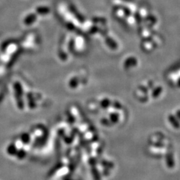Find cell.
<instances>
[{"instance_id": "2", "label": "cell", "mask_w": 180, "mask_h": 180, "mask_svg": "<svg viewBox=\"0 0 180 180\" xmlns=\"http://www.w3.org/2000/svg\"><path fill=\"white\" fill-rule=\"evenodd\" d=\"M17 157L20 160H22L26 156V152L24 150H21L20 151H17Z\"/></svg>"}, {"instance_id": "3", "label": "cell", "mask_w": 180, "mask_h": 180, "mask_svg": "<svg viewBox=\"0 0 180 180\" xmlns=\"http://www.w3.org/2000/svg\"><path fill=\"white\" fill-rule=\"evenodd\" d=\"M29 137H28V135H24L22 136V141L25 143H27L29 142Z\"/></svg>"}, {"instance_id": "1", "label": "cell", "mask_w": 180, "mask_h": 180, "mask_svg": "<svg viewBox=\"0 0 180 180\" xmlns=\"http://www.w3.org/2000/svg\"><path fill=\"white\" fill-rule=\"evenodd\" d=\"M7 151L9 155L10 156H16L17 153V147L14 146V144H11L9 146V147L7 149Z\"/></svg>"}]
</instances>
